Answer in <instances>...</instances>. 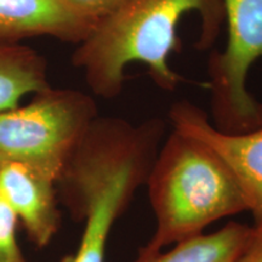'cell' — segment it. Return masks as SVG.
<instances>
[{"mask_svg": "<svg viewBox=\"0 0 262 262\" xmlns=\"http://www.w3.org/2000/svg\"><path fill=\"white\" fill-rule=\"evenodd\" d=\"M15 211L0 196V262H26L16 242Z\"/></svg>", "mask_w": 262, "mask_h": 262, "instance_id": "obj_11", "label": "cell"}, {"mask_svg": "<svg viewBox=\"0 0 262 262\" xmlns=\"http://www.w3.org/2000/svg\"><path fill=\"white\" fill-rule=\"evenodd\" d=\"M48 88L47 58L19 42L0 41V112L17 107L26 95Z\"/></svg>", "mask_w": 262, "mask_h": 262, "instance_id": "obj_10", "label": "cell"}, {"mask_svg": "<svg viewBox=\"0 0 262 262\" xmlns=\"http://www.w3.org/2000/svg\"><path fill=\"white\" fill-rule=\"evenodd\" d=\"M165 129L159 117L134 124L97 116L88 127L55 183L60 202L84 224L73 262H104L111 231L147 183Z\"/></svg>", "mask_w": 262, "mask_h": 262, "instance_id": "obj_1", "label": "cell"}, {"mask_svg": "<svg viewBox=\"0 0 262 262\" xmlns=\"http://www.w3.org/2000/svg\"><path fill=\"white\" fill-rule=\"evenodd\" d=\"M235 262H262V226H253V233L247 247Z\"/></svg>", "mask_w": 262, "mask_h": 262, "instance_id": "obj_13", "label": "cell"}, {"mask_svg": "<svg viewBox=\"0 0 262 262\" xmlns=\"http://www.w3.org/2000/svg\"><path fill=\"white\" fill-rule=\"evenodd\" d=\"M222 2L227 40L206 63L211 124L225 134H244L262 125V102L247 83L251 66L262 58V0Z\"/></svg>", "mask_w": 262, "mask_h": 262, "instance_id": "obj_5", "label": "cell"}, {"mask_svg": "<svg viewBox=\"0 0 262 262\" xmlns=\"http://www.w3.org/2000/svg\"><path fill=\"white\" fill-rule=\"evenodd\" d=\"M192 12L201 19L195 49L210 50L224 27L222 0H123L78 44L72 63L84 72L90 90L106 100L122 94L125 68L136 62L146 66L159 89L176 90L187 80L169 60L181 49L180 22Z\"/></svg>", "mask_w": 262, "mask_h": 262, "instance_id": "obj_2", "label": "cell"}, {"mask_svg": "<svg viewBox=\"0 0 262 262\" xmlns=\"http://www.w3.org/2000/svg\"><path fill=\"white\" fill-rule=\"evenodd\" d=\"M172 129L198 139L224 159L237 180L255 227L262 226V125L244 134H225L208 114L189 101L175 102L169 111Z\"/></svg>", "mask_w": 262, "mask_h": 262, "instance_id": "obj_6", "label": "cell"}, {"mask_svg": "<svg viewBox=\"0 0 262 262\" xmlns=\"http://www.w3.org/2000/svg\"><path fill=\"white\" fill-rule=\"evenodd\" d=\"M26 106L0 112V164L16 163L57 182L98 116L90 95L74 89L33 94Z\"/></svg>", "mask_w": 262, "mask_h": 262, "instance_id": "obj_4", "label": "cell"}, {"mask_svg": "<svg viewBox=\"0 0 262 262\" xmlns=\"http://www.w3.org/2000/svg\"><path fill=\"white\" fill-rule=\"evenodd\" d=\"M253 226L228 222L210 234H201L175 244L163 253L139 251L134 262H235L247 247Z\"/></svg>", "mask_w": 262, "mask_h": 262, "instance_id": "obj_9", "label": "cell"}, {"mask_svg": "<svg viewBox=\"0 0 262 262\" xmlns=\"http://www.w3.org/2000/svg\"><path fill=\"white\" fill-rule=\"evenodd\" d=\"M95 26L63 0H0V41L18 42L47 35L78 45Z\"/></svg>", "mask_w": 262, "mask_h": 262, "instance_id": "obj_8", "label": "cell"}, {"mask_svg": "<svg viewBox=\"0 0 262 262\" xmlns=\"http://www.w3.org/2000/svg\"><path fill=\"white\" fill-rule=\"evenodd\" d=\"M147 189L156 229L143 253L204 233L222 219L247 211L244 196L231 169L214 149L173 130L163 141Z\"/></svg>", "mask_w": 262, "mask_h": 262, "instance_id": "obj_3", "label": "cell"}, {"mask_svg": "<svg viewBox=\"0 0 262 262\" xmlns=\"http://www.w3.org/2000/svg\"><path fill=\"white\" fill-rule=\"evenodd\" d=\"M73 258H74V255H67V256L62 257L58 262H73Z\"/></svg>", "mask_w": 262, "mask_h": 262, "instance_id": "obj_14", "label": "cell"}, {"mask_svg": "<svg viewBox=\"0 0 262 262\" xmlns=\"http://www.w3.org/2000/svg\"><path fill=\"white\" fill-rule=\"evenodd\" d=\"M123 0H63L68 8L78 15L97 25L122 4Z\"/></svg>", "mask_w": 262, "mask_h": 262, "instance_id": "obj_12", "label": "cell"}, {"mask_svg": "<svg viewBox=\"0 0 262 262\" xmlns=\"http://www.w3.org/2000/svg\"><path fill=\"white\" fill-rule=\"evenodd\" d=\"M0 196L21 219L28 238L38 248L51 243L61 227L55 182L21 164H0Z\"/></svg>", "mask_w": 262, "mask_h": 262, "instance_id": "obj_7", "label": "cell"}]
</instances>
